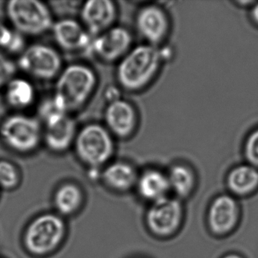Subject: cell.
Returning a JSON list of instances; mask_svg holds the SVG:
<instances>
[{"mask_svg": "<svg viewBox=\"0 0 258 258\" xmlns=\"http://www.w3.org/2000/svg\"><path fill=\"white\" fill-rule=\"evenodd\" d=\"M96 85L97 77L90 66L70 64L57 77L52 99L58 109L70 114L87 103Z\"/></svg>", "mask_w": 258, "mask_h": 258, "instance_id": "obj_1", "label": "cell"}, {"mask_svg": "<svg viewBox=\"0 0 258 258\" xmlns=\"http://www.w3.org/2000/svg\"><path fill=\"white\" fill-rule=\"evenodd\" d=\"M163 60L161 50L157 46L146 43L131 48L117 66L119 85L128 92L143 90L155 78Z\"/></svg>", "mask_w": 258, "mask_h": 258, "instance_id": "obj_2", "label": "cell"}, {"mask_svg": "<svg viewBox=\"0 0 258 258\" xmlns=\"http://www.w3.org/2000/svg\"><path fill=\"white\" fill-rule=\"evenodd\" d=\"M67 235V225L56 213H44L34 217L25 228L23 244L30 254L46 256L56 251Z\"/></svg>", "mask_w": 258, "mask_h": 258, "instance_id": "obj_3", "label": "cell"}, {"mask_svg": "<svg viewBox=\"0 0 258 258\" xmlns=\"http://www.w3.org/2000/svg\"><path fill=\"white\" fill-rule=\"evenodd\" d=\"M73 146L80 161L90 168L105 167L114 153L113 136L99 123H89L79 130Z\"/></svg>", "mask_w": 258, "mask_h": 258, "instance_id": "obj_4", "label": "cell"}, {"mask_svg": "<svg viewBox=\"0 0 258 258\" xmlns=\"http://www.w3.org/2000/svg\"><path fill=\"white\" fill-rule=\"evenodd\" d=\"M6 11L12 26L25 37H36L51 31L54 21L49 7L38 0H12Z\"/></svg>", "mask_w": 258, "mask_h": 258, "instance_id": "obj_5", "label": "cell"}, {"mask_svg": "<svg viewBox=\"0 0 258 258\" xmlns=\"http://www.w3.org/2000/svg\"><path fill=\"white\" fill-rule=\"evenodd\" d=\"M40 114L43 120V141L55 153H63L73 146L77 125L73 117L57 108L52 98L42 103Z\"/></svg>", "mask_w": 258, "mask_h": 258, "instance_id": "obj_6", "label": "cell"}, {"mask_svg": "<svg viewBox=\"0 0 258 258\" xmlns=\"http://www.w3.org/2000/svg\"><path fill=\"white\" fill-rule=\"evenodd\" d=\"M0 139L16 153H31L43 141V126L36 117L16 113L0 125Z\"/></svg>", "mask_w": 258, "mask_h": 258, "instance_id": "obj_7", "label": "cell"}, {"mask_svg": "<svg viewBox=\"0 0 258 258\" xmlns=\"http://www.w3.org/2000/svg\"><path fill=\"white\" fill-rule=\"evenodd\" d=\"M17 66L35 79L51 81L57 78L62 70V58L52 46L34 43L21 52Z\"/></svg>", "mask_w": 258, "mask_h": 258, "instance_id": "obj_8", "label": "cell"}, {"mask_svg": "<svg viewBox=\"0 0 258 258\" xmlns=\"http://www.w3.org/2000/svg\"><path fill=\"white\" fill-rule=\"evenodd\" d=\"M183 210L178 199L164 197L152 202L146 214V223L151 233L166 238L174 234L182 223Z\"/></svg>", "mask_w": 258, "mask_h": 258, "instance_id": "obj_9", "label": "cell"}, {"mask_svg": "<svg viewBox=\"0 0 258 258\" xmlns=\"http://www.w3.org/2000/svg\"><path fill=\"white\" fill-rule=\"evenodd\" d=\"M133 37L126 28L113 26L105 32L93 37L90 49L105 62L120 61L130 50Z\"/></svg>", "mask_w": 258, "mask_h": 258, "instance_id": "obj_10", "label": "cell"}, {"mask_svg": "<svg viewBox=\"0 0 258 258\" xmlns=\"http://www.w3.org/2000/svg\"><path fill=\"white\" fill-rule=\"evenodd\" d=\"M137 113L134 105L124 99L110 101L105 110V127L113 137L126 139L137 129Z\"/></svg>", "mask_w": 258, "mask_h": 258, "instance_id": "obj_11", "label": "cell"}, {"mask_svg": "<svg viewBox=\"0 0 258 258\" xmlns=\"http://www.w3.org/2000/svg\"><path fill=\"white\" fill-rule=\"evenodd\" d=\"M117 16V7L110 0H89L81 7V24L93 37L112 28Z\"/></svg>", "mask_w": 258, "mask_h": 258, "instance_id": "obj_12", "label": "cell"}, {"mask_svg": "<svg viewBox=\"0 0 258 258\" xmlns=\"http://www.w3.org/2000/svg\"><path fill=\"white\" fill-rule=\"evenodd\" d=\"M169 21L164 10L155 5L145 6L136 17V28L148 44L157 46L167 37Z\"/></svg>", "mask_w": 258, "mask_h": 258, "instance_id": "obj_13", "label": "cell"}, {"mask_svg": "<svg viewBox=\"0 0 258 258\" xmlns=\"http://www.w3.org/2000/svg\"><path fill=\"white\" fill-rule=\"evenodd\" d=\"M239 218V208L232 196H217L210 206L208 223L211 232L217 235H224L233 230Z\"/></svg>", "mask_w": 258, "mask_h": 258, "instance_id": "obj_14", "label": "cell"}, {"mask_svg": "<svg viewBox=\"0 0 258 258\" xmlns=\"http://www.w3.org/2000/svg\"><path fill=\"white\" fill-rule=\"evenodd\" d=\"M51 31L56 44L67 52L88 49L93 40L81 22L69 18L54 22Z\"/></svg>", "mask_w": 258, "mask_h": 258, "instance_id": "obj_15", "label": "cell"}, {"mask_svg": "<svg viewBox=\"0 0 258 258\" xmlns=\"http://www.w3.org/2000/svg\"><path fill=\"white\" fill-rule=\"evenodd\" d=\"M138 176L132 164L122 161L108 163L101 173V179L105 186L119 193L126 192L135 188Z\"/></svg>", "mask_w": 258, "mask_h": 258, "instance_id": "obj_16", "label": "cell"}, {"mask_svg": "<svg viewBox=\"0 0 258 258\" xmlns=\"http://www.w3.org/2000/svg\"><path fill=\"white\" fill-rule=\"evenodd\" d=\"M135 188L142 199L151 203L167 197L170 189L167 175L157 169H148L139 175Z\"/></svg>", "mask_w": 258, "mask_h": 258, "instance_id": "obj_17", "label": "cell"}, {"mask_svg": "<svg viewBox=\"0 0 258 258\" xmlns=\"http://www.w3.org/2000/svg\"><path fill=\"white\" fill-rule=\"evenodd\" d=\"M84 200L85 196L81 186L75 182H64L54 193V208L58 215L69 217L79 212L84 205Z\"/></svg>", "mask_w": 258, "mask_h": 258, "instance_id": "obj_18", "label": "cell"}, {"mask_svg": "<svg viewBox=\"0 0 258 258\" xmlns=\"http://www.w3.org/2000/svg\"><path fill=\"white\" fill-rule=\"evenodd\" d=\"M5 88L6 101L14 109H26L35 101V88L29 80L14 77Z\"/></svg>", "mask_w": 258, "mask_h": 258, "instance_id": "obj_19", "label": "cell"}, {"mask_svg": "<svg viewBox=\"0 0 258 258\" xmlns=\"http://www.w3.org/2000/svg\"><path fill=\"white\" fill-rule=\"evenodd\" d=\"M226 182L231 192L236 196H247L257 188V168L250 164L235 167L228 174Z\"/></svg>", "mask_w": 258, "mask_h": 258, "instance_id": "obj_20", "label": "cell"}, {"mask_svg": "<svg viewBox=\"0 0 258 258\" xmlns=\"http://www.w3.org/2000/svg\"><path fill=\"white\" fill-rule=\"evenodd\" d=\"M170 189L179 197H188L195 188L196 176L192 170L184 164H175L170 168L168 174Z\"/></svg>", "mask_w": 258, "mask_h": 258, "instance_id": "obj_21", "label": "cell"}, {"mask_svg": "<svg viewBox=\"0 0 258 258\" xmlns=\"http://www.w3.org/2000/svg\"><path fill=\"white\" fill-rule=\"evenodd\" d=\"M25 48V37L14 28L0 22V49L10 53H21Z\"/></svg>", "mask_w": 258, "mask_h": 258, "instance_id": "obj_22", "label": "cell"}, {"mask_svg": "<svg viewBox=\"0 0 258 258\" xmlns=\"http://www.w3.org/2000/svg\"><path fill=\"white\" fill-rule=\"evenodd\" d=\"M22 176L18 167L6 160L0 161V188L13 190L21 183Z\"/></svg>", "mask_w": 258, "mask_h": 258, "instance_id": "obj_23", "label": "cell"}, {"mask_svg": "<svg viewBox=\"0 0 258 258\" xmlns=\"http://www.w3.org/2000/svg\"><path fill=\"white\" fill-rule=\"evenodd\" d=\"M244 155L249 164L258 167V129L255 130L246 140Z\"/></svg>", "mask_w": 258, "mask_h": 258, "instance_id": "obj_24", "label": "cell"}, {"mask_svg": "<svg viewBox=\"0 0 258 258\" xmlns=\"http://www.w3.org/2000/svg\"><path fill=\"white\" fill-rule=\"evenodd\" d=\"M16 69L17 64L0 52V88L6 87L10 80L14 78Z\"/></svg>", "mask_w": 258, "mask_h": 258, "instance_id": "obj_25", "label": "cell"}, {"mask_svg": "<svg viewBox=\"0 0 258 258\" xmlns=\"http://www.w3.org/2000/svg\"><path fill=\"white\" fill-rule=\"evenodd\" d=\"M252 19H253V22L258 25V3L255 4L253 6L251 11Z\"/></svg>", "mask_w": 258, "mask_h": 258, "instance_id": "obj_26", "label": "cell"}, {"mask_svg": "<svg viewBox=\"0 0 258 258\" xmlns=\"http://www.w3.org/2000/svg\"><path fill=\"white\" fill-rule=\"evenodd\" d=\"M223 258H243L242 256L240 255L237 254V253H229V254L223 256Z\"/></svg>", "mask_w": 258, "mask_h": 258, "instance_id": "obj_27", "label": "cell"}]
</instances>
